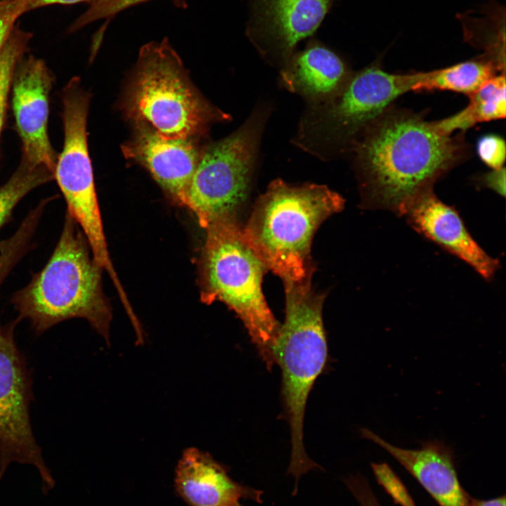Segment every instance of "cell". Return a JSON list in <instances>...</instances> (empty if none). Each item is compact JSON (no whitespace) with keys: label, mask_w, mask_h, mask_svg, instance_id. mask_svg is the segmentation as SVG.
I'll list each match as a JSON object with an SVG mask.
<instances>
[{"label":"cell","mask_w":506,"mask_h":506,"mask_svg":"<svg viewBox=\"0 0 506 506\" xmlns=\"http://www.w3.org/2000/svg\"><path fill=\"white\" fill-rule=\"evenodd\" d=\"M135 124L134 134L122 146L124 155L146 167L171 197L185 205L202 149L195 138H169L147 124Z\"/></svg>","instance_id":"cell-13"},{"label":"cell","mask_w":506,"mask_h":506,"mask_svg":"<svg viewBox=\"0 0 506 506\" xmlns=\"http://www.w3.org/2000/svg\"><path fill=\"white\" fill-rule=\"evenodd\" d=\"M344 200L327 186L270 183L256 201L243 238L284 286L311 282V246L320 225L344 208Z\"/></svg>","instance_id":"cell-2"},{"label":"cell","mask_w":506,"mask_h":506,"mask_svg":"<svg viewBox=\"0 0 506 506\" xmlns=\"http://www.w3.org/2000/svg\"><path fill=\"white\" fill-rule=\"evenodd\" d=\"M124 109L135 123L169 138H195L211 124L231 119L196 90L166 39L141 47Z\"/></svg>","instance_id":"cell-6"},{"label":"cell","mask_w":506,"mask_h":506,"mask_svg":"<svg viewBox=\"0 0 506 506\" xmlns=\"http://www.w3.org/2000/svg\"><path fill=\"white\" fill-rule=\"evenodd\" d=\"M354 72L334 51L317 40L296 51L279 70V84L302 98L306 105L332 100L349 82Z\"/></svg>","instance_id":"cell-16"},{"label":"cell","mask_w":506,"mask_h":506,"mask_svg":"<svg viewBox=\"0 0 506 506\" xmlns=\"http://www.w3.org/2000/svg\"><path fill=\"white\" fill-rule=\"evenodd\" d=\"M102 270L80 227L67 212L49 260L12 296L17 320H28L41 335L63 321L84 318L108 343L112 313L102 290Z\"/></svg>","instance_id":"cell-3"},{"label":"cell","mask_w":506,"mask_h":506,"mask_svg":"<svg viewBox=\"0 0 506 506\" xmlns=\"http://www.w3.org/2000/svg\"><path fill=\"white\" fill-rule=\"evenodd\" d=\"M285 317L275 351L282 372V394L291 435V458L287 474L294 486L303 474L322 469L311 460L304 444L306 401L327 357L323 321L325 295L314 292L311 282L285 287Z\"/></svg>","instance_id":"cell-5"},{"label":"cell","mask_w":506,"mask_h":506,"mask_svg":"<svg viewBox=\"0 0 506 506\" xmlns=\"http://www.w3.org/2000/svg\"><path fill=\"white\" fill-rule=\"evenodd\" d=\"M505 495L490 500H477L472 498L471 506H506Z\"/></svg>","instance_id":"cell-30"},{"label":"cell","mask_w":506,"mask_h":506,"mask_svg":"<svg viewBox=\"0 0 506 506\" xmlns=\"http://www.w3.org/2000/svg\"><path fill=\"white\" fill-rule=\"evenodd\" d=\"M361 435L389 453L411 474L439 506H471L472 498L462 488L452 450L439 441H429L419 449H406L387 442L368 429Z\"/></svg>","instance_id":"cell-14"},{"label":"cell","mask_w":506,"mask_h":506,"mask_svg":"<svg viewBox=\"0 0 506 506\" xmlns=\"http://www.w3.org/2000/svg\"><path fill=\"white\" fill-rule=\"evenodd\" d=\"M200 261L201 299L219 301L241 320L260 356L271 369L280 325L262 290L267 267L245 240L237 218L207 226Z\"/></svg>","instance_id":"cell-4"},{"label":"cell","mask_w":506,"mask_h":506,"mask_svg":"<svg viewBox=\"0 0 506 506\" xmlns=\"http://www.w3.org/2000/svg\"><path fill=\"white\" fill-rule=\"evenodd\" d=\"M467 106L475 124L503 119L506 115L505 72L485 82L469 96Z\"/></svg>","instance_id":"cell-21"},{"label":"cell","mask_w":506,"mask_h":506,"mask_svg":"<svg viewBox=\"0 0 506 506\" xmlns=\"http://www.w3.org/2000/svg\"><path fill=\"white\" fill-rule=\"evenodd\" d=\"M335 0H252L247 34L261 58L280 70L298 44L318 30Z\"/></svg>","instance_id":"cell-11"},{"label":"cell","mask_w":506,"mask_h":506,"mask_svg":"<svg viewBox=\"0 0 506 506\" xmlns=\"http://www.w3.org/2000/svg\"><path fill=\"white\" fill-rule=\"evenodd\" d=\"M424 72L392 74L372 64L354 72L343 91L330 101L306 105L292 143L323 162L351 155L365 131Z\"/></svg>","instance_id":"cell-7"},{"label":"cell","mask_w":506,"mask_h":506,"mask_svg":"<svg viewBox=\"0 0 506 506\" xmlns=\"http://www.w3.org/2000/svg\"><path fill=\"white\" fill-rule=\"evenodd\" d=\"M477 153L481 160L493 169L502 168L505 160V142L494 134L485 135L477 142Z\"/></svg>","instance_id":"cell-25"},{"label":"cell","mask_w":506,"mask_h":506,"mask_svg":"<svg viewBox=\"0 0 506 506\" xmlns=\"http://www.w3.org/2000/svg\"><path fill=\"white\" fill-rule=\"evenodd\" d=\"M18 18L0 2V51L14 28Z\"/></svg>","instance_id":"cell-29"},{"label":"cell","mask_w":506,"mask_h":506,"mask_svg":"<svg viewBox=\"0 0 506 506\" xmlns=\"http://www.w3.org/2000/svg\"><path fill=\"white\" fill-rule=\"evenodd\" d=\"M480 181L484 186L505 197V169L504 167L498 169H493V171L483 175Z\"/></svg>","instance_id":"cell-28"},{"label":"cell","mask_w":506,"mask_h":506,"mask_svg":"<svg viewBox=\"0 0 506 506\" xmlns=\"http://www.w3.org/2000/svg\"><path fill=\"white\" fill-rule=\"evenodd\" d=\"M498 72H505V67L482 56L474 60L425 72L413 91L448 90L469 96Z\"/></svg>","instance_id":"cell-18"},{"label":"cell","mask_w":506,"mask_h":506,"mask_svg":"<svg viewBox=\"0 0 506 506\" xmlns=\"http://www.w3.org/2000/svg\"><path fill=\"white\" fill-rule=\"evenodd\" d=\"M31 36L30 33L15 26L0 51V135L13 74L27 48Z\"/></svg>","instance_id":"cell-22"},{"label":"cell","mask_w":506,"mask_h":506,"mask_svg":"<svg viewBox=\"0 0 506 506\" xmlns=\"http://www.w3.org/2000/svg\"><path fill=\"white\" fill-rule=\"evenodd\" d=\"M26 253L23 244L15 238L0 241V287Z\"/></svg>","instance_id":"cell-26"},{"label":"cell","mask_w":506,"mask_h":506,"mask_svg":"<svg viewBox=\"0 0 506 506\" xmlns=\"http://www.w3.org/2000/svg\"><path fill=\"white\" fill-rule=\"evenodd\" d=\"M90 96L74 78L63 91L64 144L53 176L67 204V212L85 235L92 256L110 278L117 276L108 250L87 145Z\"/></svg>","instance_id":"cell-9"},{"label":"cell","mask_w":506,"mask_h":506,"mask_svg":"<svg viewBox=\"0 0 506 506\" xmlns=\"http://www.w3.org/2000/svg\"><path fill=\"white\" fill-rule=\"evenodd\" d=\"M18 322L16 319L0 324V479L12 462L34 465L41 478L42 493L46 495L55 481L32 429V380L15 339Z\"/></svg>","instance_id":"cell-10"},{"label":"cell","mask_w":506,"mask_h":506,"mask_svg":"<svg viewBox=\"0 0 506 506\" xmlns=\"http://www.w3.org/2000/svg\"><path fill=\"white\" fill-rule=\"evenodd\" d=\"M150 0H93L89 8L70 26L73 32L100 19H110L117 13L133 6ZM179 8H186V0H171Z\"/></svg>","instance_id":"cell-23"},{"label":"cell","mask_w":506,"mask_h":506,"mask_svg":"<svg viewBox=\"0 0 506 506\" xmlns=\"http://www.w3.org/2000/svg\"><path fill=\"white\" fill-rule=\"evenodd\" d=\"M404 215L415 231L469 264L484 278H491L499 268L498 261L472 238L458 212L432 190L416 199Z\"/></svg>","instance_id":"cell-15"},{"label":"cell","mask_w":506,"mask_h":506,"mask_svg":"<svg viewBox=\"0 0 506 506\" xmlns=\"http://www.w3.org/2000/svg\"><path fill=\"white\" fill-rule=\"evenodd\" d=\"M19 62L11 85L13 113L22 145V161L44 167L53 174L58 156L47 130L53 77L40 59L30 56Z\"/></svg>","instance_id":"cell-12"},{"label":"cell","mask_w":506,"mask_h":506,"mask_svg":"<svg viewBox=\"0 0 506 506\" xmlns=\"http://www.w3.org/2000/svg\"><path fill=\"white\" fill-rule=\"evenodd\" d=\"M174 487L189 506H242L263 502L264 492L234 481L226 467L197 448L185 450L175 469Z\"/></svg>","instance_id":"cell-17"},{"label":"cell","mask_w":506,"mask_h":506,"mask_svg":"<svg viewBox=\"0 0 506 506\" xmlns=\"http://www.w3.org/2000/svg\"><path fill=\"white\" fill-rule=\"evenodd\" d=\"M503 12L504 11H500V6H493L482 12L480 18H472L468 16L473 20V23L468 20L462 22L466 25L479 28L464 27L466 39L484 48V56L505 67V29L500 28L501 25L504 24V21L500 22L501 18H501Z\"/></svg>","instance_id":"cell-20"},{"label":"cell","mask_w":506,"mask_h":506,"mask_svg":"<svg viewBox=\"0 0 506 506\" xmlns=\"http://www.w3.org/2000/svg\"><path fill=\"white\" fill-rule=\"evenodd\" d=\"M272 111L269 102H258L236 130L202 149L185 206L195 214L202 228L219 219L237 218L250 193Z\"/></svg>","instance_id":"cell-8"},{"label":"cell","mask_w":506,"mask_h":506,"mask_svg":"<svg viewBox=\"0 0 506 506\" xmlns=\"http://www.w3.org/2000/svg\"><path fill=\"white\" fill-rule=\"evenodd\" d=\"M465 147L436 122L389 110L363 134L350 155L366 207L404 215L422 194L459 163Z\"/></svg>","instance_id":"cell-1"},{"label":"cell","mask_w":506,"mask_h":506,"mask_svg":"<svg viewBox=\"0 0 506 506\" xmlns=\"http://www.w3.org/2000/svg\"><path fill=\"white\" fill-rule=\"evenodd\" d=\"M93 0H0L1 3L19 18L22 14L37 8L53 4H73Z\"/></svg>","instance_id":"cell-27"},{"label":"cell","mask_w":506,"mask_h":506,"mask_svg":"<svg viewBox=\"0 0 506 506\" xmlns=\"http://www.w3.org/2000/svg\"><path fill=\"white\" fill-rule=\"evenodd\" d=\"M54 179L44 167L30 165L22 161L20 167L0 187V228L11 219L19 202L30 191Z\"/></svg>","instance_id":"cell-19"},{"label":"cell","mask_w":506,"mask_h":506,"mask_svg":"<svg viewBox=\"0 0 506 506\" xmlns=\"http://www.w3.org/2000/svg\"><path fill=\"white\" fill-rule=\"evenodd\" d=\"M377 483L394 502L400 506H417L401 479L387 463H371Z\"/></svg>","instance_id":"cell-24"}]
</instances>
